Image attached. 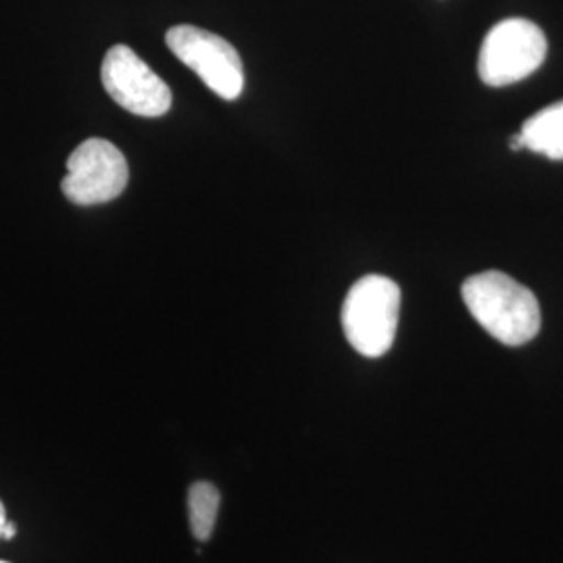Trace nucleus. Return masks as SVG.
Returning a JSON list of instances; mask_svg holds the SVG:
<instances>
[{
    "label": "nucleus",
    "mask_w": 563,
    "mask_h": 563,
    "mask_svg": "<svg viewBox=\"0 0 563 563\" xmlns=\"http://www.w3.org/2000/svg\"><path fill=\"white\" fill-rule=\"evenodd\" d=\"M220 490L211 483H195L188 488V518L197 541H209L218 522Z\"/></svg>",
    "instance_id": "obj_8"
},
{
    "label": "nucleus",
    "mask_w": 563,
    "mask_h": 563,
    "mask_svg": "<svg viewBox=\"0 0 563 563\" xmlns=\"http://www.w3.org/2000/svg\"><path fill=\"white\" fill-rule=\"evenodd\" d=\"M18 534V528H15V523L7 522L4 523V528H2V539H13Z\"/></svg>",
    "instance_id": "obj_9"
},
{
    "label": "nucleus",
    "mask_w": 563,
    "mask_h": 563,
    "mask_svg": "<svg viewBox=\"0 0 563 563\" xmlns=\"http://www.w3.org/2000/svg\"><path fill=\"white\" fill-rule=\"evenodd\" d=\"M101 78L109 97L134 115L162 118L172 107L169 86L125 44L104 55Z\"/></svg>",
    "instance_id": "obj_6"
},
{
    "label": "nucleus",
    "mask_w": 563,
    "mask_h": 563,
    "mask_svg": "<svg viewBox=\"0 0 563 563\" xmlns=\"http://www.w3.org/2000/svg\"><path fill=\"white\" fill-rule=\"evenodd\" d=\"M128 162L113 142L88 139L69 155L63 195L76 205L90 207L118 199L128 186Z\"/></svg>",
    "instance_id": "obj_5"
},
{
    "label": "nucleus",
    "mask_w": 563,
    "mask_h": 563,
    "mask_svg": "<svg viewBox=\"0 0 563 563\" xmlns=\"http://www.w3.org/2000/svg\"><path fill=\"white\" fill-rule=\"evenodd\" d=\"M520 139L523 148L551 162H563V101L553 102L523 121Z\"/></svg>",
    "instance_id": "obj_7"
},
{
    "label": "nucleus",
    "mask_w": 563,
    "mask_h": 563,
    "mask_svg": "<svg viewBox=\"0 0 563 563\" xmlns=\"http://www.w3.org/2000/svg\"><path fill=\"white\" fill-rule=\"evenodd\" d=\"M0 563H7V562H0Z\"/></svg>",
    "instance_id": "obj_11"
},
{
    "label": "nucleus",
    "mask_w": 563,
    "mask_h": 563,
    "mask_svg": "<svg viewBox=\"0 0 563 563\" xmlns=\"http://www.w3.org/2000/svg\"><path fill=\"white\" fill-rule=\"evenodd\" d=\"M401 288L386 276H365L355 282L342 302V330L351 346L369 360L383 357L397 336Z\"/></svg>",
    "instance_id": "obj_2"
},
{
    "label": "nucleus",
    "mask_w": 563,
    "mask_h": 563,
    "mask_svg": "<svg viewBox=\"0 0 563 563\" xmlns=\"http://www.w3.org/2000/svg\"><path fill=\"white\" fill-rule=\"evenodd\" d=\"M169 51L190 67L207 88L225 101H236L244 88V67L239 51L222 36L197 25H176L165 34Z\"/></svg>",
    "instance_id": "obj_4"
},
{
    "label": "nucleus",
    "mask_w": 563,
    "mask_h": 563,
    "mask_svg": "<svg viewBox=\"0 0 563 563\" xmlns=\"http://www.w3.org/2000/svg\"><path fill=\"white\" fill-rule=\"evenodd\" d=\"M543 30L532 21H499L484 38L478 55V76L486 86L504 88L532 76L547 57Z\"/></svg>",
    "instance_id": "obj_3"
},
{
    "label": "nucleus",
    "mask_w": 563,
    "mask_h": 563,
    "mask_svg": "<svg viewBox=\"0 0 563 563\" xmlns=\"http://www.w3.org/2000/svg\"><path fill=\"white\" fill-rule=\"evenodd\" d=\"M4 523H7V509H4V505L0 501V537H2V528H4Z\"/></svg>",
    "instance_id": "obj_10"
},
{
    "label": "nucleus",
    "mask_w": 563,
    "mask_h": 563,
    "mask_svg": "<svg viewBox=\"0 0 563 563\" xmlns=\"http://www.w3.org/2000/svg\"><path fill=\"white\" fill-rule=\"evenodd\" d=\"M462 297L474 320L507 346H522L541 330V305L534 292L504 272L467 278Z\"/></svg>",
    "instance_id": "obj_1"
}]
</instances>
